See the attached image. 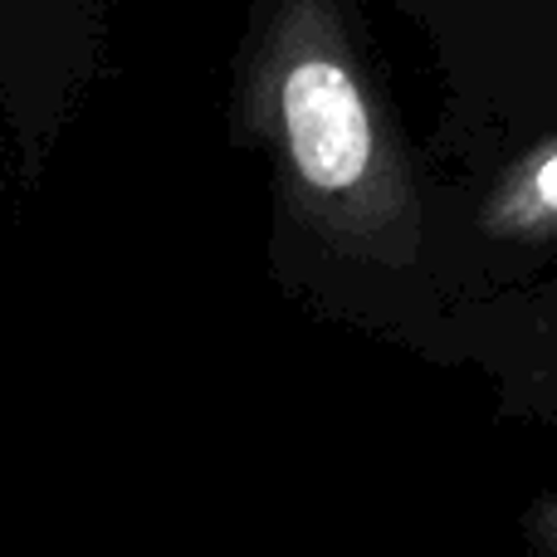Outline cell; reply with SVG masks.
<instances>
[{
	"mask_svg": "<svg viewBox=\"0 0 557 557\" xmlns=\"http://www.w3.org/2000/svg\"><path fill=\"white\" fill-rule=\"evenodd\" d=\"M235 123L274 162L294 221L392 288L431 278V211L343 0H260L235 64Z\"/></svg>",
	"mask_w": 557,
	"mask_h": 557,
	"instance_id": "obj_1",
	"label": "cell"
},
{
	"mask_svg": "<svg viewBox=\"0 0 557 557\" xmlns=\"http://www.w3.org/2000/svg\"><path fill=\"white\" fill-rule=\"evenodd\" d=\"M470 245L480 250V270L470 274L455 313L539 284L543 264L557 260V133L523 147L490 176L470 211Z\"/></svg>",
	"mask_w": 557,
	"mask_h": 557,
	"instance_id": "obj_2",
	"label": "cell"
},
{
	"mask_svg": "<svg viewBox=\"0 0 557 557\" xmlns=\"http://www.w3.org/2000/svg\"><path fill=\"white\" fill-rule=\"evenodd\" d=\"M445 362H470L499 382V401L557 367V274L494 304L455 313Z\"/></svg>",
	"mask_w": 557,
	"mask_h": 557,
	"instance_id": "obj_3",
	"label": "cell"
},
{
	"mask_svg": "<svg viewBox=\"0 0 557 557\" xmlns=\"http://www.w3.org/2000/svg\"><path fill=\"white\" fill-rule=\"evenodd\" d=\"M519 557H557V494H539L519 513Z\"/></svg>",
	"mask_w": 557,
	"mask_h": 557,
	"instance_id": "obj_4",
	"label": "cell"
}]
</instances>
